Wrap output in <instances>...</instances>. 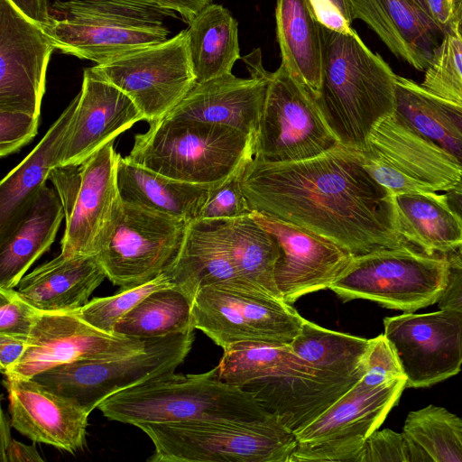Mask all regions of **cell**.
<instances>
[{"label":"cell","instance_id":"obj_1","mask_svg":"<svg viewBox=\"0 0 462 462\" xmlns=\"http://www.w3.org/2000/svg\"><path fill=\"white\" fill-rule=\"evenodd\" d=\"M241 182L253 210L309 230L355 256L413 248L398 232L394 195L365 169L361 152L339 144L297 162L254 156Z\"/></svg>","mask_w":462,"mask_h":462},{"label":"cell","instance_id":"obj_2","mask_svg":"<svg viewBox=\"0 0 462 462\" xmlns=\"http://www.w3.org/2000/svg\"><path fill=\"white\" fill-rule=\"evenodd\" d=\"M322 37L321 86L314 98L339 143L364 152L374 128L395 112L397 75L353 28L322 25Z\"/></svg>","mask_w":462,"mask_h":462},{"label":"cell","instance_id":"obj_3","mask_svg":"<svg viewBox=\"0 0 462 462\" xmlns=\"http://www.w3.org/2000/svg\"><path fill=\"white\" fill-rule=\"evenodd\" d=\"M219 380L253 394L270 414L296 433L356 383L321 373L291 345L241 342L224 349Z\"/></svg>","mask_w":462,"mask_h":462},{"label":"cell","instance_id":"obj_4","mask_svg":"<svg viewBox=\"0 0 462 462\" xmlns=\"http://www.w3.org/2000/svg\"><path fill=\"white\" fill-rule=\"evenodd\" d=\"M111 420L136 426L192 420L257 422L276 419L250 393L218 379L217 369L174 372L122 390L97 407Z\"/></svg>","mask_w":462,"mask_h":462},{"label":"cell","instance_id":"obj_5","mask_svg":"<svg viewBox=\"0 0 462 462\" xmlns=\"http://www.w3.org/2000/svg\"><path fill=\"white\" fill-rule=\"evenodd\" d=\"M168 16L149 0H55L42 28L60 52L103 64L168 40Z\"/></svg>","mask_w":462,"mask_h":462},{"label":"cell","instance_id":"obj_6","mask_svg":"<svg viewBox=\"0 0 462 462\" xmlns=\"http://www.w3.org/2000/svg\"><path fill=\"white\" fill-rule=\"evenodd\" d=\"M133 162L173 180L219 183L254 158L255 137L226 125L165 116L136 134Z\"/></svg>","mask_w":462,"mask_h":462},{"label":"cell","instance_id":"obj_7","mask_svg":"<svg viewBox=\"0 0 462 462\" xmlns=\"http://www.w3.org/2000/svg\"><path fill=\"white\" fill-rule=\"evenodd\" d=\"M152 440L150 462H289L293 432L277 419L192 420L136 425Z\"/></svg>","mask_w":462,"mask_h":462},{"label":"cell","instance_id":"obj_8","mask_svg":"<svg viewBox=\"0 0 462 462\" xmlns=\"http://www.w3.org/2000/svg\"><path fill=\"white\" fill-rule=\"evenodd\" d=\"M454 258L430 255L411 247L372 251L354 256L328 290L345 302L368 300L384 308L413 312L438 303Z\"/></svg>","mask_w":462,"mask_h":462},{"label":"cell","instance_id":"obj_9","mask_svg":"<svg viewBox=\"0 0 462 462\" xmlns=\"http://www.w3.org/2000/svg\"><path fill=\"white\" fill-rule=\"evenodd\" d=\"M193 325L224 349L241 342L291 345L305 320L291 304L245 282L200 288Z\"/></svg>","mask_w":462,"mask_h":462},{"label":"cell","instance_id":"obj_10","mask_svg":"<svg viewBox=\"0 0 462 462\" xmlns=\"http://www.w3.org/2000/svg\"><path fill=\"white\" fill-rule=\"evenodd\" d=\"M119 156L110 143L81 163L51 170L49 180L65 215L62 254L97 255L106 245L123 202L117 184Z\"/></svg>","mask_w":462,"mask_h":462},{"label":"cell","instance_id":"obj_11","mask_svg":"<svg viewBox=\"0 0 462 462\" xmlns=\"http://www.w3.org/2000/svg\"><path fill=\"white\" fill-rule=\"evenodd\" d=\"M143 340L145 346L141 352L116 359L62 365L32 379L90 413L122 390L174 372L191 349L194 330Z\"/></svg>","mask_w":462,"mask_h":462},{"label":"cell","instance_id":"obj_12","mask_svg":"<svg viewBox=\"0 0 462 462\" xmlns=\"http://www.w3.org/2000/svg\"><path fill=\"white\" fill-rule=\"evenodd\" d=\"M406 379L372 385L360 379L316 420L294 433L289 462H356L367 438L383 423Z\"/></svg>","mask_w":462,"mask_h":462},{"label":"cell","instance_id":"obj_13","mask_svg":"<svg viewBox=\"0 0 462 462\" xmlns=\"http://www.w3.org/2000/svg\"><path fill=\"white\" fill-rule=\"evenodd\" d=\"M267 79L254 157L270 162H297L340 144L312 94L285 65L267 72Z\"/></svg>","mask_w":462,"mask_h":462},{"label":"cell","instance_id":"obj_14","mask_svg":"<svg viewBox=\"0 0 462 462\" xmlns=\"http://www.w3.org/2000/svg\"><path fill=\"white\" fill-rule=\"evenodd\" d=\"M361 155L365 169L393 195L446 191L462 181L457 162L395 112L374 128Z\"/></svg>","mask_w":462,"mask_h":462},{"label":"cell","instance_id":"obj_15","mask_svg":"<svg viewBox=\"0 0 462 462\" xmlns=\"http://www.w3.org/2000/svg\"><path fill=\"white\" fill-rule=\"evenodd\" d=\"M92 69L126 94L148 124L165 117L197 83L187 30Z\"/></svg>","mask_w":462,"mask_h":462},{"label":"cell","instance_id":"obj_16","mask_svg":"<svg viewBox=\"0 0 462 462\" xmlns=\"http://www.w3.org/2000/svg\"><path fill=\"white\" fill-rule=\"evenodd\" d=\"M187 225L123 200L106 243L97 254L106 278L127 288L163 273L180 249Z\"/></svg>","mask_w":462,"mask_h":462},{"label":"cell","instance_id":"obj_17","mask_svg":"<svg viewBox=\"0 0 462 462\" xmlns=\"http://www.w3.org/2000/svg\"><path fill=\"white\" fill-rule=\"evenodd\" d=\"M145 341L100 330L72 311L40 310L28 337L27 348L5 377L33 378L76 362L116 359L144 349Z\"/></svg>","mask_w":462,"mask_h":462},{"label":"cell","instance_id":"obj_18","mask_svg":"<svg viewBox=\"0 0 462 462\" xmlns=\"http://www.w3.org/2000/svg\"><path fill=\"white\" fill-rule=\"evenodd\" d=\"M406 377V388H423L457 374L462 367V313L448 309L404 312L383 319Z\"/></svg>","mask_w":462,"mask_h":462},{"label":"cell","instance_id":"obj_19","mask_svg":"<svg viewBox=\"0 0 462 462\" xmlns=\"http://www.w3.org/2000/svg\"><path fill=\"white\" fill-rule=\"evenodd\" d=\"M54 50L40 24L0 0V110L40 116Z\"/></svg>","mask_w":462,"mask_h":462},{"label":"cell","instance_id":"obj_20","mask_svg":"<svg viewBox=\"0 0 462 462\" xmlns=\"http://www.w3.org/2000/svg\"><path fill=\"white\" fill-rule=\"evenodd\" d=\"M254 221L279 245L273 278L281 298L292 304L306 294L329 289L350 265L353 255L309 230L253 210Z\"/></svg>","mask_w":462,"mask_h":462},{"label":"cell","instance_id":"obj_21","mask_svg":"<svg viewBox=\"0 0 462 462\" xmlns=\"http://www.w3.org/2000/svg\"><path fill=\"white\" fill-rule=\"evenodd\" d=\"M144 120L132 99L91 68L83 72L79 101L59 150L56 167L88 159Z\"/></svg>","mask_w":462,"mask_h":462},{"label":"cell","instance_id":"obj_22","mask_svg":"<svg viewBox=\"0 0 462 462\" xmlns=\"http://www.w3.org/2000/svg\"><path fill=\"white\" fill-rule=\"evenodd\" d=\"M244 59L251 77L242 79L226 74L196 83L192 89L166 116L217 124L238 129L256 137L267 87V70L261 56Z\"/></svg>","mask_w":462,"mask_h":462},{"label":"cell","instance_id":"obj_23","mask_svg":"<svg viewBox=\"0 0 462 462\" xmlns=\"http://www.w3.org/2000/svg\"><path fill=\"white\" fill-rule=\"evenodd\" d=\"M11 425L33 442L70 453L82 449L89 413L32 378L6 377Z\"/></svg>","mask_w":462,"mask_h":462},{"label":"cell","instance_id":"obj_24","mask_svg":"<svg viewBox=\"0 0 462 462\" xmlns=\"http://www.w3.org/2000/svg\"><path fill=\"white\" fill-rule=\"evenodd\" d=\"M353 20L365 22L398 58L418 70L428 67L443 31L410 0H349Z\"/></svg>","mask_w":462,"mask_h":462},{"label":"cell","instance_id":"obj_25","mask_svg":"<svg viewBox=\"0 0 462 462\" xmlns=\"http://www.w3.org/2000/svg\"><path fill=\"white\" fill-rule=\"evenodd\" d=\"M106 278L97 255L60 253L25 274L17 291L40 310L72 311L84 307Z\"/></svg>","mask_w":462,"mask_h":462},{"label":"cell","instance_id":"obj_26","mask_svg":"<svg viewBox=\"0 0 462 462\" xmlns=\"http://www.w3.org/2000/svg\"><path fill=\"white\" fill-rule=\"evenodd\" d=\"M79 101V94L51 125L33 150L0 183V241L5 238L31 208L56 167L63 138Z\"/></svg>","mask_w":462,"mask_h":462},{"label":"cell","instance_id":"obj_27","mask_svg":"<svg viewBox=\"0 0 462 462\" xmlns=\"http://www.w3.org/2000/svg\"><path fill=\"white\" fill-rule=\"evenodd\" d=\"M65 218L57 191L44 185L31 208L0 241V288H15L32 264L53 244Z\"/></svg>","mask_w":462,"mask_h":462},{"label":"cell","instance_id":"obj_28","mask_svg":"<svg viewBox=\"0 0 462 462\" xmlns=\"http://www.w3.org/2000/svg\"><path fill=\"white\" fill-rule=\"evenodd\" d=\"M164 273L193 300L204 286L222 282L251 283L241 276L208 219L188 223L180 249Z\"/></svg>","mask_w":462,"mask_h":462},{"label":"cell","instance_id":"obj_29","mask_svg":"<svg viewBox=\"0 0 462 462\" xmlns=\"http://www.w3.org/2000/svg\"><path fill=\"white\" fill-rule=\"evenodd\" d=\"M117 184L124 201L186 223L199 218L213 186L173 180L121 155L117 163Z\"/></svg>","mask_w":462,"mask_h":462},{"label":"cell","instance_id":"obj_30","mask_svg":"<svg viewBox=\"0 0 462 462\" xmlns=\"http://www.w3.org/2000/svg\"><path fill=\"white\" fill-rule=\"evenodd\" d=\"M398 232L414 249L430 255L462 254V226L442 194L394 195Z\"/></svg>","mask_w":462,"mask_h":462},{"label":"cell","instance_id":"obj_31","mask_svg":"<svg viewBox=\"0 0 462 462\" xmlns=\"http://www.w3.org/2000/svg\"><path fill=\"white\" fill-rule=\"evenodd\" d=\"M275 21L282 63L316 97L321 86L323 37L310 0H276Z\"/></svg>","mask_w":462,"mask_h":462},{"label":"cell","instance_id":"obj_32","mask_svg":"<svg viewBox=\"0 0 462 462\" xmlns=\"http://www.w3.org/2000/svg\"><path fill=\"white\" fill-rule=\"evenodd\" d=\"M395 113L443 149L462 171V106L439 97L415 81L396 76Z\"/></svg>","mask_w":462,"mask_h":462},{"label":"cell","instance_id":"obj_33","mask_svg":"<svg viewBox=\"0 0 462 462\" xmlns=\"http://www.w3.org/2000/svg\"><path fill=\"white\" fill-rule=\"evenodd\" d=\"M186 30L197 83L232 73L241 56L238 23L228 9L210 4L194 17Z\"/></svg>","mask_w":462,"mask_h":462},{"label":"cell","instance_id":"obj_34","mask_svg":"<svg viewBox=\"0 0 462 462\" xmlns=\"http://www.w3.org/2000/svg\"><path fill=\"white\" fill-rule=\"evenodd\" d=\"M208 220L212 221L241 276L281 298L273 278L274 265L279 257L276 239L258 225L251 214Z\"/></svg>","mask_w":462,"mask_h":462},{"label":"cell","instance_id":"obj_35","mask_svg":"<svg viewBox=\"0 0 462 462\" xmlns=\"http://www.w3.org/2000/svg\"><path fill=\"white\" fill-rule=\"evenodd\" d=\"M369 339L322 328L305 319L291 346L318 371L337 379L357 383Z\"/></svg>","mask_w":462,"mask_h":462},{"label":"cell","instance_id":"obj_36","mask_svg":"<svg viewBox=\"0 0 462 462\" xmlns=\"http://www.w3.org/2000/svg\"><path fill=\"white\" fill-rule=\"evenodd\" d=\"M402 433L409 462H462V418L444 407L411 411Z\"/></svg>","mask_w":462,"mask_h":462},{"label":"cell","instance_id":"obj_37","mask_svg":"<svg viewBox=\"0 0 462 462\" xmlns=\"http://www.w3.org/2000/svg\"><path fill=\"white\" fill-rule=\"evenodd\" d=\"M193 299L176 285L152 291L126 313L114 333L146 339L194 330Z\"/></svg>","mask_w":462,"mask_h":462},{"label":"cell","instance_id":"obj_38","mask_svg":"<svg viewBox=\"0 0 462 462\" xmlns=\"http://www.w3.org/2000/svg\"><path fill=\"white\" fill-rule=\"evenodd\" d=\"M424 71L422 88L462 106V35L458 24L444 32Z\"/></svg>","mask_w":462,"mask_h":462},{"label":"cell","instance_id":"obj_39","mask_svg":"<svg viewBox=\"0 0 462 462\" xmlns=\"http://www.w3.org/2000/svg\"><path fill=\"white\" fill-rule=\"evenodd\" d=\"M175 285L165 273L133 287L121 288L112 295L94 298L79 310L80 317L93 327L115 334L116 324L141 300L154 291Z\"/></svg>","mask_w":462,"mask_h":462},{"label":"cell","instance_id":"obj_40","mask_svg":"<svg viewBox=\"0 0 462 462\" xmlns=\"http://www.w3.org/2000/svg\"><path fill=\"white\" fill-rule=\"evenodd\" d=\"M246 164L225 180L211 187L198 219H227L253 212L241 182Z\"/></svg>","mask_w":462,"mask_h":462},{"label":"cell","instance_id":"obj_41","mask_svg":"<svg viewBox=\"0 0 462 462\" xmlns=\"http://www.w3.org/2000/svg\"><path fill=\"white\" fill-rule=\"evenodd\" d=\"M362 380L372 385H378L405 378L396 353L385 335L370 338L364 361Z\"/></svg>","mask_w":462,"mask_h":462},{"label":"cell","instance_id":"obj_42","mask_svg":"<svg viewBox=\"0 0 462 462\" xmlns=\"http://www.w3.org/2000/svg\"><path fill=\"white\" fill-rule=\"evenodd\" d=\"M39 313L14 288H0V333L28 338Z\"/></svg>","mask_w":462,"mask_h":462},{"label":"cell","instance_id":"obj_43","mask_svg":"<svg viewBox=\"0 0 462 462\" xmlns=\"http://www.w3.org/2000/svg\"><path fill=\"white\" fill-rule=\"evenodd\" d=\"M40 116L21 111L0 110V156L27 144L38 133Z\"/></svg>","mask_w":462,"mask_h":462},{"label":"cell","instance_id":"obj_44","mask_svg":"<svg viewBox=\"0 0 462 462\" xmlns=\"http://www.w3.org/2000/svg\"><path fill=\"white\" fill-rule=\"evenodd\" d=\"M356 462H409L402 433L390 429L375 430L365 440Z\"/></svg>","mask_w":462,"mask_h":462},{"label":"cell","instance_id":"obj_45","mask_svg":"<svg viewBox=\"0 0 462 462\" xmlns=\"http://www.w3.org/2000/svg\"><path fill=\"white\" fill-rule=\"evenodd\" d=\"M319 23L332 30L346 32L353 23L349 0H310Z\"/></svg>","mask_w":462,"mask_h":462},{"label":"cell","instance_id":"obj_46","mask_svg":"<svg viewBox=\"0 0 462 462\" xmlns=\"http://www.w3.org/2000/svg\"><path fill=\"white\" fill-rule=\"evenodd\" d=\"M425 3L429 15L443 32L458 24L462 0H425Z\"/></svg>","mask_w":462,"mask_h":462},{"label":"cell","instance_id":"obj_47","mask_svg":"<svg viewBox=\"0 0 462 462\" xmlns=\"http://www.w3.org/2000/svg\"><path fill=\"white\" fill-rule=\"evenodd\" d=\"M439 309H448L462 313V258L455 257L446 289L438 301Z\"/></svg>","mask_w":462,"mask_h":462},{"label":"cell","instance_id":"obj_48","mask_svg":"<svg viewBox=\"0 0 462 462\" xmlns=\"http://www.w3.org/2000/svg\"><path fill=\"white\" fill-rule=\"evenodd\" d=\"M27 337L0 333V368L5 374L27 348Z\"/></svg>","mask_w":462,"mask_h":462},{"label":"cell","instance_id":"obj_49","mask_svg":"<svg viewBox=\"0 0 462 462\" xmlns=\"http://www.w3.org/2000/svg\"><path fill=\"white\" fill-rule=\"evenodd\" d=\"M156 5L177 12L188 24L206 6L212 4V0H149Z\"/></svg>","mask_w":462,"mask_h":462},{"label":"cell","instance_id":"obj_50","mask_svg":"<svg viewBox=\"0 0 462 462\" xmlns=\"http://www.w3.org/2000/svg\"><path fill=\"white\" fill-rule=\"evenodd\" d=\"M21 13L44 27L49 22V0H9Z\"/></svg>","mask_w":462,"mask_h":462},{"label":"cell","instance_id":"obj_51","mask_svg":"<svg viewBox=\"0 0 462 462\" xmlns=\"http://www.w3.org/2000/svg\"><path fill=\"white\" fill-rule=\"evenodd\" d=\"M1 460L3 462H42L43 458L33 444L26 445L12 439Z\"/></svg>","mask_w":462,"mask_h":462},{"label":"cell","instance_id":"obj_52","mask_svg":"<svg viewBox=\"0 0 462 462\" xmlns=\"http://www.w3.org/2000/svg\"><path fill=\"white\" fill-rule=\"evenodd\" d=\"M442 197L462 226V181L447 189Z\"/></svg>","mask_w":462,"mask_h":462},{"label":"cell","instance_id":"obj_53","mask_svg":"<svg viewBox=\"0 0 462 462\" xmlns=\"http://www.w3.org/2000/svg\"><path fill=\"white\" fill-rule=\"evenodd\" d=\"M11 420L5 416L4 411H1V430H0V439H1V458L5 456L6 448L9 443L12 440L10 434V427Z\"/></svg>","mask_w":462,"mask_h":462},{"label":"cell","instance_id":"obj_54","mask_svg":"<svg viewBox=\"0 0 462 462\" xmlns=\"http://www.w3.org/2000/svg\"><path fill=\"white\" fill-rule=\"evenodd\" d=\"M410 1L428 14L425 0H410Z\"/></svg>","mask_w":462,"mask_h":462},{"label":"cell","instance_id":"obj_55","mask_svg":"<svg viewBox=\"0 0 462 462\" xmlns=\"http://www.w3.org/2000/svg\"><path fill=\"white\" fill-rule=\"evenodd\" d=\"M458 31H459L460 34L462 35V12H461L460 19L458 22Z\"/></svg>","mask_w":462,"mask_h":462}]
</instances>
